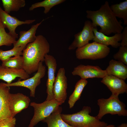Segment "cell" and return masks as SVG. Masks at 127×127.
I'll return each instance as SVG.
<instances>
[{
    "mask_svg": "<svg viewBox=\"0 0 127 127\" xmlns=\"http://www.w3.org/2000/svg\"><path fill=\"white\" fill-rule=\"evenodd\" d=\"M50 49L49 44L44 37L36 36L35 40L28 44L23 50V69L29 75L37 71L40 62L44 61Z\"/></svg>",
    "mask_w": 127,
    "mask_h": 127,
    "instance_id": "1",
    "label": "cell"
},
{
    "mask_svg": "<svg viewBox=\"0 0 127 127\" xmlns=\"http://www.w3.org/2000/svg\"><path fill=\"white\" fill-rule=\"evenodd\" d=\"M86 12V17L91 21L93 27L99 26L101 29L99 32L106 36L112 33H121L123 29L110 9L107 1L98 10H87Z\"/></svg>",
    "mask_w": 127,
    "mask_h": 127,
    "instance_id": "2",
    "label": "cell"
},
{
    "mask_svg": "<svg viewBox=\"0 0 127 127\" xmlns=\"http://www.w3.org/2000/svg\"><path fill=\"white\" fill-rule=\"evenodd\" d=\"M91 112V107L84 106L79 112L72 114H61V115L64 121L74 127H105L108 125L100 121L97 116L90 115Z\"/></svg>",
    "mask_w": 127,
    "mask_h": 127,
    "instance_id": "3",
    "label": "cell"
},
{
    "mask_svg": "<svg viewBox=\"0 0 127 127\" xmlns=\"http://www.w3.org/2000/svg\"><path fill=\"white\" fill-rule=\"evenodd\" d=\"M97 104L99 110L97 116L100 120L104 115L108 114L123 116L127 115L125 105L120 100L118 97L111 95L108 99H99L97 100Z\"/></svg>",
    "mask_w": 127,
    "mask_h": 127,
    "instance_id": "4",
    "label": "cell"
},
{
    "mask_svg": "<svg viewBox=\"0 0 127 127\" xmlns=\"http://www.w3.org/2000/svg\"><path fill=\"white\" fill-rule=\"evenodd\" d=\"M110 52V48L107 46L94 41L77 48L75 55L79 60H96L106 57Z\"/></svg>",
    "mask_w": 127,
    "mask_h": 127,
    "instance_id": "5",
    "label": "cell"
},
{
    "mask_svg": "<svg viewBox=\"0 0 127 127\" xmlns=\"http://www.w3.org/2000/svg\"><path fill=\"white\" fill-rule=\"evenodd\" d=\"M60 105L55 99L46 100L41 103H31L30 105L34 109V115L28 127H34L39 122L49 116Z\"/></svg>",
    "mask_w": 127,
    "mask_h": 127,
    "instance_id": "6",
    "label": "cell"
},
{
    "mask_svg": "<svg viewBox=\"0 0 127 127\" xmlns=\"http://www.w3.org/2000/svg\"><path fill=\"white\" fill-rule=\"evenodd\" d=\"M46 67L42 62H40L37 72L32 77L25 80L18 81L10 83H4L7 87H22L29 89L30 91V96L34 97L35 96L36 89L41 82V79L44 76L46 73Z\"/></svg>",
    "mask_w": 127,
    "mask_h": 127,
    "instance_id": "7",
    "label": "cell"
},
{
    "mask_svg": "<svg viewBox=\"0 0 127 127\" xmlns=\"http://www.w3.org/2000/svg\"><path fill=\"white\" fill-rule=\"evenodd\" d=\"M67 83L64 67L59 69L54 83L53 94L54 99L60 105L65 102L67 97Z\"/></svg>",
    "mask_w": 127,
    "mask_h": 127,
    "instance_id": "8",
    "label": "cell"
},
{
    "mask_svg": "<svg viewBox=\"0 0 127 127\" xmlns=\"http://www.w3.org/2000/svg\"><path fill=\"white\" fill-rule=\"evenodd\" d=\"M93 28L91 21H85L82 30L74 35V40L69 46L68 49L74 50L81 48L93 40L94 37Z\"/></svg>",
    "mask_w": 127,
    "mask_h": 127,
    "instance_id": "9",
    "label": "cell"
},
{
    "mask_svg": "<svg viewBox=\"0 0 127 127\" xmlns=\"http://www.w3.org/2000/svg\"><path fill=\"white\" fill-rule=\"evenodd\" d=\"M73 75H78L81 79L89 78H103L107 74L105 70H103L98 66L80 64L74 68L72 72Z\"/></svg>",
    "mask_w": 127,
    "mask_h": 127,
    "instance_id": "10",
    "label": "cell"
},
{
    "mask_svg": "<svg viewBox=\"0 0 127 127\" xmlns=\"http://www.w3.org/2000/svg\"><path fill=\"white\" fill-rule=\"evenodd\" d=\"M0 19L4 28H7L9 31V33L16 39L18 37L15 31L18 26L22 24H30L36 21L35 19L20 21L15 17L12 16L6 12L0 6Z\"/></svg>",
    "mask_w": 127,
    "mask_h": 127,
    "instance_id": "11",
    "label": "cell"
},
{
    "mask_svg": "<svg viewBox=\"0 0 127 127\" xmlns=\"http://www.w3.org/2000/svg\"><path fill=\"white\" fill-rule=\"evenodd\" d=\"M44 61L48 68V78L46 83L47 96L46 100L54 99L52 90L56 78L55 75L57 68V62L53 56L48 54L45 56Z\"/></svg>",
    "mask_w": 127,
    "mask_h": 127,
    "instance_id": "12",
    "label": "cell"
},
{
    "mask_svg": "<svg viewBox=\"0 0 127 127\" xmlns=\"http://www.w3.org/2000/svg\"><path fill=\"white\" fill-rule=\"evenodd\" d=\"M101 82L107 86L113 96L118 97L120 94L127 93V84L123 79L113 75H107L102 78Z\"/></svg>",
    "mask_w": 127,
    "mask_h": 127,
    "instance_id": "13",
    "label": "cell"
},
{
    "mask_svg": "<svg viewBox=\"0 0 127 127\" xmlns=\"http://www.w3.org/2000/svg\"><path fill=\"white\" fill-rule=\"evenodd\" d=\"M30 102L29 97L20 93H11L9 107L13 117L23 110L28 107Z\"/></svg>",
    "mask_w": 127,
    "mask_h": 127,
    "instance_id": "14",
    "label": "cell"
},
{
    "mask_svg": "<svg viewBox=\"0 0 127 127\" xmlns=\"http://www.w3.org/2000/svg\"><path fill=\"white\" fill-rule=\"evenodd\" d=\"M10 94L9 87L5 86L3 83H0V121L13 117L9 107Z\"/></svg>",
    "mask_w": 127,
    "mask_h": 127,
    "instance_id": "15",
    "label": "cell"
},
{
    "mask_svg": "<svg viewBox=\"0 0 127 127\" xmlns=\"http://www.w3.org/2000/svg\"><path fill=\"white\" fill-rule=\"evenodd\" d=\"M29 75L23 69H16L5 67L0 64V79L9 84L17 77L25 80L29 78Z\"/></svg>",
    "mask_w": 127,
    "mask_h": 127,
    "instance_id": "16",
    "label": "cell"
},
{
    "mask_svg": "<svg viewBox=\"0 0 127 127\" xmlns=\"http://www.w3.org/2000/svg\"><path fill=\"white\" fill-rule=\"evenodd\" d=\"M93 31L94 37L93 40L94 41L107 46L110 45L115 48L121 46L120 43L119 42L121 40V33L115 34L111 36H108L98 31L97 28H93Z\"/></svg>",
    "mask_w": 127,
    "mask_h": 127,
    "instance_id": "17",
    "label": "cell"
},
{
    "mask_svg": "<svg viewBox=\"0 0 127 127\" xmlns=\"http://www.w3.org/2000/svg\"><path fill=\"white\" fill-rule=\"evenodd\" d=\"M44 20L43 19L40 23L32 25L28 31H20L19 38L13 44V48L21 47L24 49L28 44L33 42L36 37L35 34L37 29Z\"/></svg>",
    "mask_w": 127,
    "mask_h": 127,
    "instance_id": "18",
    "label": "cell"
},
{
    "mask_svg": "<svg viewBox=\"0 0 127 127\" xmlns=\"http://www.w3.org/2000/svg\"><path fill=\"white\" fill-rule=\"evenodd\" d=\"M107 75H112L125 80L127 78V66L122 62L111 60L106 70Z\"/></svg>",
    "mask_w": 127,
    "mask_h": 127,
    "instance_id": "19",
    "label": "cell"
},
{
    "mask_svg": "<svg viewBox=\"0 0 127 127\" xmlns=\"http://www.w3.org/2000/svg\"><path fill=\"white\" fill-rule=\"evenodd\" d=\"M62 108L59 106L48 116L42 121L46 123L48 127H74L64 121L61 117Z\"/></svg>",
    "mask_w": 127,
    "mask_h": 127,
    "instance_id": "20",
    "label": "cell"
},
{
    "mask_svg": "<svg viewBox=\"0 0 127 127\" xmlns=\"http://www.w3.org/2000/svg\"><path fill=\"white\" fill-rule=\"evenodd\" d=\"M87 83V80L81 79L76 83L74 90L70 96L68 101L70 108L73 107L76 102L80 99L83 90Z\"/></svg>",
    "mask_w": 127,
    "mask_h": 127,
    "instance_id": "21",
    "label": "cell"
},
{
    "mask_svg": "<svg viewBox=\"0 0 127 127\" xmlns=\"http://www.w3.org/2000/svg\"><path fill=\"white\" fill-rule=\"evenodd\" d=\"M110 8L116 17L122 19L124 24H127V0L117 4L111 5Z\"/></svg>",
    "mask_w": 127,
    "mask_h": 127,
    "instance_id": "22",
    "label": "cell"
},
{
    "mask_svg": "<svg viewBox=\"0 0 127 127\" xmlns=\"http://www.w3.org/2000/svg\"><path fill=\"white\" fill-rule=\"evenodd\" d=\"M4 11L9 14L11 11H17L24 7L26 4L24 0H2Z\"/></svg>",
    "mask_w": 127,
    "mask_h": 127,
    "instance_id": "23",
    "label": "cell"
},
{
    "mask_svg": "<svg viewBox=\"0 0 127 127\" xmlns=\"http://www.w3.org/2000/svg\"><path fill=\"white\" fill-rule=\"evenodd\" d=\"M65 0H45L41 2L32 4L29 8L31 11L37 8L43 7L44 8V13L46 14L53 7L64 2Z\"/></svg>",
    "mask_w": 127,
    "mask_h": 127,
    "instance_id": "24",
    "label": "cell"
},
{
    "mask_svg": "<svg viewBox=\"0 0 127 127\" xmlns=\"http://www.w3.org/2000/svg\"><path fill=\"white\" fill-rule=\"evenodd\" d=\"M23 60L21 55H17L11 57L5 61L2 62L1 65L6 67L16 69H23Z\"/></svg>",
    "mask_w": 127,
    "mask_h": 127,
    "instance_id": "25",
    "label": "cell"
},
{
    "mask_svg": "<svg viewBox=\"0 0 127 127\" xmlns=\"http://www.w3.org/2000/svg\"><path fill=\"white\" fill-rule=\"evenodd\" d=\"M16 38L6 31L0 19V46H11L16 41Z\"/></svg>",
    "mask_w": 127,
    "mask_h": 127,
    "instance_id": "26",
    "label": "cell"
},
{
    "mask_svg": "<svg viewBox=\"0 0 127 127\" xmlns=\"http://www.w3.org/2000/svg\"><path fill=\"white\" fill-rule=\"evenodd\" d=\"M24 49L23 48L20 47L13 48L12 49L6 51L0 49V60L3 62L12 56L22 55Z\"/></svg>",
    "mask_w": 127,
    "mask_h": 127,
    "instance_id": "27",
    "label": "cell"
},
{
    "mask_svg": "<svg viewBox=\"0 0 127 127\" xmlns=\"http://www.w3.org/2000/svg\"><path fill=\"white\" fill-rule=\"evenodd\" d=\"M113 57L114 59L121 61L127 65V46L119 47L118 51L115 54Z\"/></svg>",
    "mask_w": 127,
    "mask_h": 127,
    "instance_id": "28",
    "label": "cell"
},
{
    "mask_svg": "<svg viewBox=\"0 0 127 127\" xmlns=\"http://www.w3.org/2000/svg\"><path fill=\"white\" fill-rule=\"evenodd\" d=\"M16 122L14 117L6 118L0 121V127H15Z\"/></svg>",
    "mask_w": 127,
    "mask_h": 127,
    "instance_id": "29",
    "label": "cell"
},
{
    "mask_svg": "<svg viewBox=\"0 0 127 127\" xmlns=\"http://www.w3.org/2000/svg\"><path fill=\"white\" fill-rule=\"evenodd\" d=\"M122 33L121 42V46H127V27H125L123 30Z\"/></svg>",
    "mask_w": 127,
    "mask_h": 127,
    "instance_id": "30",
    "label": "cell"
},
{
    "mask_svg": "<svg viewBox=\"0 0 127 127\" xmlns=\"http://www.w3.org/2000/svg\"><path fill=\"white\" fill-rule=\"evenodd\" d=\"M117 127H127V124L126 123H122L118 126Z\"/></svg>",
    "mask_w": 127,
    "mask_h": 127,
    "instance_id": "31",
    "label": "cell"
},
{
    "mask_svg": "<svg viewBox=\"0 0 127 127\" xmlns=\"http://www.w3.org/2000/svg\"><path fill=\"white\" fill-rule=\"evenodd\" d=\"M115 126L113 124H110L105 127H115Z\"/></svg>",
    "mask_w": 127,
    "mask_h": 127,
    "instance_id": "32",
    "label": "cell"
}]
</instances>
